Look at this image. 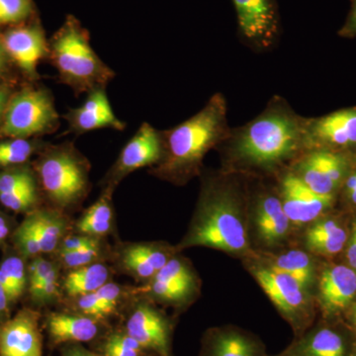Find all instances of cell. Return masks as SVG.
<instances>
[{"label": "cell", "instance_id": "obj_1", "mask_svg": "<svg viewBox=\"0 0 356 356\" xmlns=\"http://www.w3.org/2000/svg\"><path fill=\"white\" fill-rule=\"evenodd\" d=\"M305 121L286 100L274 96L259 116L229 130L221 143L226 158L236 170L259 172H271L296 161L305 152Z\"/></svg>", "mask_w": 356, "mask_h": 356}, {"label": "cell", "instance_id": "obj_2", "mask_svg": "<svg viewBox=\"0 0 356 356\" xmlns=\"http://www.w3.org/2000/svg\"><path fill=\"white\" fill-rule=\"evenodd\" d=\"M227 110L226 98L222 93H216L191 118L175 127L161 131L163 156L154 172L180 182L196 175L208 152L220 146L228 137L231 128Z\"/></svg>", "mask_w": 356, "mask_h": 356}, {"label": "cell", "instance_id": "obj_3", "mask_svg": "<svg viewBox=\"0 0 356 356\" xmlns=\"http://www.w3.org/2000/svg\"><path fill=\"white\" fill-rule=\"evenodd\" d=\"M184 245L216 248L232 254L247 252L250 245L243 196L236 180L224 177L205 184L197 215Z\"/></svg>", "mask_w": 356, "mask_h": 356}, {"label": "cell", "instance_id": "obj_4", "mask_svg": "<svg viewBox=\"0 0 356 356\" xmlns=\"http://www.w3.org/2000/svg\"><path fill=\"white\" fill-rule=\"evenodd\" d=\"M49 48L48 60L57 70L58 81L76 96L106 88L116 76L93 50L88 30L72 14L49 40Z\"/></svg>", "mask_w": 356, "mask_h": 356}, {"label": "cell", "instance_id": "obj_5", "mask_svg": "<svg viewBox=\"0 0 356 356\" xmlns=\"http://www.w3.org/2000/svg\"><path fill=\"white\" fill-rule=\"evenodd\" d=\"M89 170L88 159L70 142L44 147L35 165L47 197L60 208L83 200L88 191Z\"/></svg>", "mask_w": 356, "mask_h": 356}, {"label": "cell", "instance_id": "obj_6", "mask_svg": "<svg viewBox=\"0 0 356 356\" xmlns=\"http://www.w3.org/2000/svg\"><path fill=\"white\" fill-rule=\"evenodd\" d=\"M60 117L49 89L24 88L13 93L0 123V137L31 139L55 133Z\"/></svg>", "mask_w": 356, "mask_h": 356}, {"label": "cell", "instance_id": "obj_7", "mask_svg": "<svg viewBox=\"0 0 356 356\" xmlns=\"http://www.w3.org/2000/svg\"><path fill=\"white\" fill-rule=\"evenodd\" d=\"M350 165L343 152L311 149L295 161L291 172L316 193L334 196L348 178Z\"/></svg>", "mask_w": 356, "mask_h": 356}, {"label": "cell", "instance_id": "obj_8", "mask_svg": "<svg viewBox=\"0 0 356 356\" xmlns=\"http://www.w3.org/2000/svg\"><path fill=\"white\" fill-rule=\"evenodd\" d=\"M238 35L254 50L266 51L280 38V17L276 0H232Z\"/></svg>", "mask_w": 356, "mask_h": 356}, {"label": "cell", "instance_id": "obj_9", "mask_svg": "<svg viewBox=\"0 0 356 356\" xmlns=\"http://www.w3.org/2000/svg\"><path fill=\"white\" fill-rule=\"evenodd\" d=\"M254 276L269 299L284 318L289 321L295 332H303L310 322L305 289L291 276L273 267L255 268Z\"/></svg>", "mask_w": 356, "mask_h": 356}, {"label": "cell", "instance_id": "obj_10", "mask_svg": "<svg viewBox=\"0 0 356 356\" xmlns=\"http://www.w3.org/2000/svg\"><path fill=\"white\" fill-rule=\"evenodd\" d=\"M305 151L343 152L356 147V108L339 110L318 118H306Z\"/></svg>", "mask_w": 356, "mask_h": 356}, {"label": "cell", "instance_id": "obj_11", "mask_svg": "<svg viewBox=\"0 0 356 356\" xmlns=\"http://www.w3.org/2000/svg\"><path fill=\"white\" fill-rule=\"evenodd\" d=\"M9 60L29 79L39 77L38 65L49 58V40L40 22L21 23L0 35Z\"/></svg>", "mask_w": 356, "mask_h": 356}, {"label": "cell", "instance_id": "obj_12", "mask_svg": "<svg viewBox=\"0 0 356 356\" xmlns=\"http://www.w3.org/2000/svg\"><path fill=\"white\" fill-rule=\"evenodd\" d=\"M161 156L163 138L161 131L144 122L122 149L108 175V187L113 188L114 185L118 184L122 178L139 168L156 165Z\"/></svg>", "mask_w": 356, "mask_h": 356}, {"label": "cell", "instance_id": "obj_13", "mask_svg": "<svg viewBox=\"0 0 356 356\" xmlns=\"http://www.w3.org/2000/svg\"><path fill=\"white\" fill-rule=\"evenodd\" d=\"M278 197L290 222L298 225L315 221L332 207L334 201V196L312 191L291 170L281 179Z\"/></svg>", "mask_w": 356, "mask_h": 356}, {"label": "cell", "instance_id": "obj_14", "mask_svg": "<svg viewBox=\"0 0 356 356\" xmlns=\"http://www.w3.org/2000/svg\"><path fill=\"white\" fill-rule=\"evenodd\" d=\"M39 314L25 308L0 325V356H43Z\"/></svg>", "mask_w": 356, "mask_h": 356}, {"label": "cell", "instance_id": "obj_15", "mask_svg": "<svg viewBox=\"0 0 356 356\" xmlns=\"http://www.w3.org/2000/svg\"><path fill=\"white\" fill-rule=\"evenodd\" d=\"M67 132L83 135L102 129L123 131L127 127L114 113L106 88L90 91L86 102L76 108H70L64 115Z\"/></svg>", "mask_w": 356, "mask_h": 356}, {"label": "cell", "instance_id": "obj_16", "mask_svg": "<svg viewBox=\"0 0 356 356\" xmlns=\"http://www.w3.org/2000/svg\"><path fill=\"white\" fill-rule=\"evenodd\" d=\"M355 346V332L324 324L303 334L286 351L295 356H353Z\"/></svg>", "mask_w": 356, "mask_h": 356}, {"label": "cell", "instance_id": "obj_17", "mask_svg": "<svg viewBox=\"0 0 356 356\" xmlns=\"http://www.w3.org/2000/svg\"><path fill=\"white\" fill-rule=\"evenodd\" d=\"M126 332L145 350L153 351L158 356H170V327L152 307H138L128 318Z\"/></svg>", "mask_w": 356, "mask_h": 356}, {"label": "cell", "instance_id": "obj_18", "mask_svg": "<svg viewBox=\"0 0 356 356\" xmlns=\"http://www.w3.org/2000/svg\"><path fill=\"white\" fill-rule=\"evenodd\" d=\"M320 301L325 317L343 313L356 297V273L346 266H332L323 271L320 280Z\"/></svg>", "mask_w": 356, "mask_h": 356}, {"label": "cell", "instance_id": "obj_19", "mask_svg": "<svg viewBox=\"0 0 356 356\" xmlns=\"http://www.w3.org/2000/svg\"><path fill=\"white\" fill-rule=\"evenodd\" d=\"M255 224L259 238L267 247H273L286 238L290 220L278 196L268 192L257 196Z\"/></svg>", "mask_w": 356, "mask_h": 356}, {"label": "cell", "instance_id": "obj_20", "mask_svg": "<svg viewBox=\"0 0 356 356\" xmlns=\"http://www.w3.org/2000/svg\"><path fill=\"white\" fill-rule=\"evenodd\" d=\"M202 353L203 356H267L261 341L234 327L208 332Z\"/></svg>", "mask_w": 356, "mask_h": 356}, {"label": "cell", "instance_id": "obj_21", "mask_svg": "<svg viewBox=\"0 0 356 356\" xmlns=\"http://www.w3.org/2000/svg\"><path fill=\"white\" fill-rule=\"evenodd\" d=\"M47 329L54 344L88 343L99 334L95 318L65 313L50 314Z\"/></svg>", "mask_w": 356, "mask_h": 356}, {"label": "cell", "instance_id": "obj_22", "mask_svg": "<svg viewBox=\"0 0 356 356\" xmlns=\"http://www.w3.org/2000/svg\"><path fill=\"white\" fill-rule=\"evenodd\" d=\"M348 232L334 219L316 222L306 233V245L311 252L324 257H334L348 243Z\"/></svg>", "mask_w": 356, "mask_h": 356}, {"label": "cell", "instance_id": "obj_23", "mask_svg": "<svg viewBox=\"0 0 356 356\" xmlns=\"http://www.w3.org/2000/svg\"><path fill=\"white\" fill-rule=\"evenodd\" d=\"M43 252L57 248L65 232V220L51 210H38L28 216Z\"/></svg>", "mask_w": 356, "mask_h": 356}, {"label": "cell", "instance_id": "obj_24", "mask_svg": "<svg viewBox=\"0 0 356 356\" xmlns=\"http://www.w3.org/2000/svg\"><path fill=\"white\" fill-rule=\"evenodd\" d=\"M108 280V269L103 264H89L67 275L65 288L70 296H83L95 292Z\"/></svg>", "mask_w": 356, "mask_h": 356}, {"label": "cell", "instance_id": "obj_25", "mask_svg": "<svg viewBox=\"0 0 356 356\" xmlns=\"http://www.w3.org/2000/svg\"><path fill=\"white\" fill-rule=\"evenodd\" d=\"M108 187L97 202L93 204L83 217L77 222V229L88 236H104L111 228L112 212L111 191Z\"/></svg>", "mask_w": 356, "mask_h": 356}, {"label": "cell", "instance_id": "obj_26", "mask_svg": "<svg viewBox=\"0 0 356 356\" xmlns=\"http://www.w3.org/2000/svg\"><path fill=\"white\" fill-rule=\"evenodd\" d=\"M270 267L291 276L305 290L313 281V262L310 257L301 250H290L286 254H281L274 259Z\"/></svg>", "mask_w": 356, "mask_h": 356}, {"label": "cell", "instance_id": "obj_27", "mask_svg": "<svg viewBox=\"0 0 356 356\" xmlns=\"http://www.w3.org/2000/svg\"><path fill=\"white\" fill-rule=\"evenodd\" d=\"M27 269L24 261L18 257H9L0 264V284L3 288L9 303L22 296L27 285Z\"/></svg>", "mask_w": 356, "mask_h": 356}, {"label": "cell", "instance_id": "obj_28", "mask_svg": "<svg viewBox=\"0 0 356 356\" xmlns=\"http://www.w3.org/2000/svg\"><path fill=\"white\" fill-rule=\"evenodd\" d=\"M0 142V166L14 168L24 165L33 154L42 149L41 143L31 139L6 138Z\"/></svg>", "mask_w": 356, "mask_h": 356}, {"label": "cell", "instance_id": "obj_29", "mask_svg": "<svg viewBox=\"0 0 356 356\" xmlns=\"http://www.w3.org/2000/svg\"><path fill=\"white\" fill-rule=\"evenodd\" d=\"M37 182L36 175L25 166L6 168L0 172V195L38 187Z\"/></svg>", "mask_w": 356, "mask_h": 356}, {"label": "cell", "instance_id": "obj_30", "mask_svg": "<svg viewBox=\"0 0 356 356\" xmlns=\"http://www.w3.org/2000/svg\"><path fill=\"white\" fill-rule=\"evenodd\" d=\"M33 0H0V26H15L31 19Z\"/></svg>", "mask_w": 356, "mask_h": 356}, {"label": "cell", "instance_id": "obj_31", "mask_svg": "<svg viewBox=\"0 0 356 356\" xmlns=\"http://www.w3.org/2000/svg\"><path fill=\"white\" fill-rule=\"evenodd\" d=\"M144 351L127 332H113L105 339L102 356H143Z\"/></svg>", "mask_w": 356, "mask_h": 356}, {"label": "cell", "instance_id": "obj_32", "mask_svg": "<svg viewBox=\"0 0 356 356\" xmlns=\"http://www.w3.org/2000/svg\"><path fill=\"white\" fill-rule=\"evenodd\" d=\"M13 242L17 250L25 257H37L42 254L38 240L28 217L14 233Z\"/></svg>", "mask_w": 356, "mask_h": 356}, {"label": "cell", "instance_id": "obj_33", "mask_svg": "<svg viewBox=\"0 0 356 356\" xmlns=\"http://www.w3.org/2000/svg\"><path fill=\"white\" fill-rule=\"evenodd\" d=\"M38 199V187H34L15 193L2 194L0 195V203L14 212H26L36 205Z\"/></svg>", "mask_w": 356, "mask_h": 356}, {"label": "cell", "instance_id": "obj_34", "mask_svg": "<svg viewBox=\"0 0 356 356\" xmlns=\"http://www.w3.org/2000/svg\"><path fill=\"white\" fill-rule=\"evenodd\" d=\"M154 278L177 283L189 288L191 287L193 280L187 266L178 259H170L168 264L156 273Z\"/></svg>", "mask_w": 356, "mask_h": 356}, {"label": "cell", "instance_id": "obj_35", "mask_svg": "<svg viewBox=\"0 0 356 356\" xmlns=\"http://www.w3.org/2000/svg\"><path fill=\"white\" fill-rule=\"evenodd\" d=\"M63 264L69 268L76 269L89 266L99 254V245H91L72 250V252H60Z\"/></svg>", "mask_w": 356, "mask_h": 356}, {"label": "cell", "instance_id": "obj_36", "mask_svg": "<svg viewBox=\"0 0 356 356\" xmlns=\"http://www.w3.org/2000/svg\"><path fill=\"white\" fill-rule=\"evenodd\" d=\"M123 262L129 270L132 271L135 275L143 278V280L153 277L156 274V271L149 264V261L144 259V257H140L139 254H137L132 247L129 248L124 252Z\"/></svg>", "mask_w": 356, "mask_h": 356}, {"label": "cell", "instance_id": "obj_37", "mask_svg": "<svg viewBox=\"0 0 356 356\" xmlns=\"http://www.w3.org/2000/svg\"><path fill=\"white\" fill-rule=\"evenodd\" d=\"M152 290L159 298L175 301V300L184 298L191 288L177 284V283L170 282V281L154 278Z\"/></svg>", "mask_w": 356, "mask_h": 356}, {"label": "cell", "instance_id": "obj_38", "mask_svg": "<svg viewBox=\"0 0 356 356\" xmlns=\"http://www.w3.org/2000/svg\"><path fill=\"white\" fill-rule=\"evenodd\" d=\"M57 293L58 271L57 269L54 267L50 271V273L42 281L41 284H40L34 291L30 292V294H31L32 298L35 300V302L41 304L55 298Z\"/></svg>", "mask_w": 356, "mask_h": 356}, {"label": "cell", "instance_id": "obj_39", "mask_svg": "<svg viewBox=\"0 0 356 356\" xmlns=\"http://www.w3.org/2000/svg\"><path fill=\"white\" fill-rule=\"evenodd\" d=\"M53 268V264L47 259H42V257H35L34 261L28 266L27 269L29 292L34 291Z\"/></svg>", "mask_w": 356, "mask_h": 356}, {"label": "cell", "instance_id": "obj_40", "mask_svg": "<svg viewBox=\"0 0 356 356\" xmlns=\"http://www.w3.org/2000/svg\"><path fill=\"white\" fill-rule=\"evenodd\" d=\"M132 248L140 257L146 259L149 264L154 267L156 273L161 270L168 264V261H170L168 254L165 252L159 250V248L152 247V245H133Z\"/></svg>", "mask_w": 356, "mask_h": 356}, {"label": "cell", "instance_id": "obj_41", "mask_svg": "<svg viewBox=\"0 0 356 356\" xmlns=\"http://www.w3.org/2000/svg\"><path fill=\"white\" fill-rule=\"evenodd\" d=\"M79 307L84 315L95 318V320L109 315L108 312L96 297L95 292L81 296L79 300Z\"/></svg>", "mask_w": 356, "mask_h": 356}, {"label": "cell", "instance_id": "obj_42", "mask_svg": "<svg viewBox=\"0 0 356 356\" xmlns=\"http://www.w3.org/2000/svg\"><path fill=\"white\" fill-rule=\"evenodd\" d=\"M100 303L106 309L108 314L113 313L116 309L117 301L120 296V288L115 283H105L95 292Z\"/></svg>", "mask_w": 356, "mask_h": 356}, {"label": "cell", "instance_id": "obj_43", "mask_svg": "<svg viewBox=\"0 0 356 356\" xmlns=\"http://www.w3.org/2000/svg\"><path fill=\"white\" fill-rule=\"evenodd\" d=\"M98 245V241L92 236H72L65 238L60 252H72V250H81V248L91 247Z\"/></svg>", "mask_w": 356, "mask_h": 356}, {"label": "cell", "instance_id": "obj_44", "mask_svg": "<svg viewBox=\"0 0 356 356\" xmlns=\"http://www.w3.org/2000/svg\"><path fill=\"white\" fill-rule=\"evenodd\" d=\"M343 38H355L356 37V0H351V8L346 18V23L339 32Z\"/></svg>", "mask_w": 356, "mask_h": 356}, {"label": "cell", "instance_id": "obj_45", "mask_svg": "<svg viewBox=\"0 0 356 356\" xmlns=\"http://www.w3.org/2000/svg\"><path fill=\"white\" fill-rule=\"evenodd\" d=\"M62 356H102L86 350L79 343H70L63 350Z\"/></svg>", "mask_w": 356, "mask_h": 356}, {"label": "cell", "instance_id": "obj_46", "mask_svg": "<svg viewBox=\"0 0 356 356\" xmlns=\"http://www.w3.org/2000/svg\"><path fill=\"white\" fill-rule=\"evenodd\" d=\"M346 257L351 268L356 269V222L353 224L350 240L348 242Z\"/></svg>", "mask_w": 356, "mask_h": 356}, {"label": "cell", "instance_id": "obj_47", "mask_svg": "<svg viewBox=\"0 0 356 356\" xmlns=\"http://www.w3.org/2000/svg\"><path fill=\"white\" fill-rule=\"evenodd\" d=\"M344 191L348 200L356 206V172L346 178L344 181Z\"/></svg>", "mask_w": 356, "mask_h": 356}, {"label": "cell", "instance_id": "obj_48", "mask_svg": "<svg viewBox=\"0 0 356 356\" xmlns=\"http://www.w3.org/2000/svg\"><path fill=\"white\" fill-rule=\"evenodd\" d=\"M13 95L10 86L7 84H0V123L3 118L4 112H6L7 103Z\"/></svg>", "mask_w": 356, "mask_h": 356}, {"label": "cell", "instance_id": "obj_49", "mask_svg": "<svg viewBox=\"0 0 356 356\" xmlns=\"http://www.w3.org/2000/svg\"><path fill=\"white\" fill-rule=\"evenodd\" d=\"M9 304L6 293L0 284V325L8 320Z\"/></svg>", "mask_w": 356, "mask_h": 356}, {"label": "cell", "instance_id": "obj_50", "mask_svg": "<svg viewBox=\"0 0 356 356\" xmlns=\"http://www.w3.org/2000/svg\"><path fill=\"white\" fill-rule=\"evenodd\" d=\"M8 60V56H7L6 49H4L1 38H0V79L6 74Z\"/></svg>", "mask_w": 356, "mask_h": 356}, {"label": "cell", "instance_id": "obj_51", "mask_svg": "<svg viewBox=\"0 0 356 356\" xmlns=\"http://www.w3.org/2000/svg\"><path fill=\"white\" fill-rule=\"evenodd\" d=\"M9 232H10V225L8 220L2 213H0V243L6 240L9 235Z\"/></svg>", "mask_w": 356, "mask_h": 356}, {"label": "cell", "instance_id": "obj_52", "mask_svg": "<svg viewBox=\"0 0 356 356\" xmlns=\"http://www.w3.org/2000/svg\"><path fill=\"white\" fill-rule=\"evenodd\" d=\"M350 321L351 329H353V332H355L356 336V304L351 307Z\"/></svg>", "mask_w": 356, "mask_h": 356}, {"label": "cell", "instance_id": "obj_53", "mask_svg": "<svg viewBox=\"0 0 356 356\" xmlns=\"http://www.w3.org/2000/svg\"><path fill=\"white\" fill-rule=\"evenodd\" d=\"M280 356H295V355H291V353H288L287 351H285V353H283L282 355H281Z\"/></svg>", "mask_w": 356, "mask_h": 356}, {"label": "cell", "instance_id": "obj_54", "mask_svg": "<svg viewBox=\"0 0 356 356\" xmlns=\"http://www.w3.org/2000/svg\"><path fill=\"white\" fill-rule=\"evenodd\" d=\"M353 356H356V346H355V351H353Z\"/></svg>", "mask_w": 356, "mask_h": 356}]
</instances>
